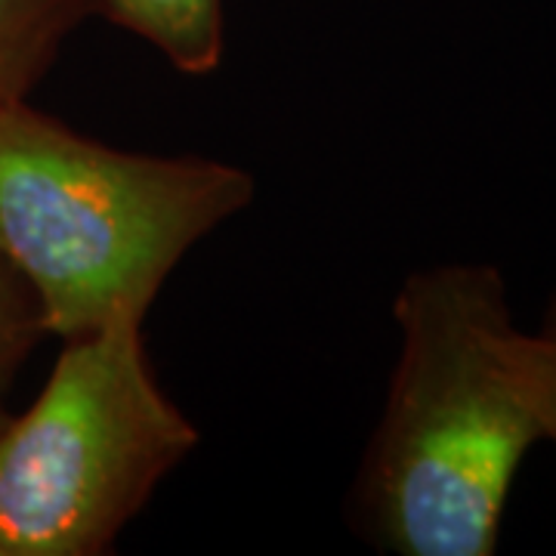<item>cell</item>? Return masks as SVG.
<instances>
[{
    "instance_id": "obj_1",
    "label": "cell",
    "mask_w": 556,
    "mask_h": 556,
    "mask_svg": "<svg viewBox=\"0 0 556 556\" xmlns=\"http://www.w3.org/2000/svg\"><path fill=\"white\" fill-rule=\"evenodd\" d=\"M399 358L353 489V519L396 556H492L544 427L522 390L517 318L492 263H439L393 300Z\"/></svg>"
},
{
    "instance_id": "obj_2",
    "label": "cell",
    "mask_w": 556,
    "mask_h": 556,
    "mask_svg": "<svg viewBox=\"0 0 556 556\" xmlns=\"http://www.w3.org/2000/svg\"><path fill=\"white\" fill-rule=\"evenodd\" d=\"M251 201L236 164L121 152L0 102V254L62 340L142 325L179 260Z\"/></svg>"
},
{
    "instance_id": "obj_3",
    "label": "cell",
    "mask_w": 556,
    "mask_h": 556,
    "mask_svg": "<svg viewBox=\"0 0 556 556\" xmlns=\"http://www.w3.org/2000/svg\"><path fill=\"white\" fill-rule=\"evenodd\" d=\"M195 445L139 321L65 340L35 405L0 427V556L112 554Z\"/></svg>"
},
{
    "instance_id": "obj_4",
    "label": "cell",
    "mask_w": 556,
    "mask_h": 556,
    "mask_svg": "<svg viewBox=\"0 0 556 556\" xmlns=\"http://www.w3.org/2000/svg\"><path fill=\"white\" fill-rule=\"evenodd\" d=\"M97 16L152 43L182 75H211L223 60V0H97Z\"/></svg>"
},
{
    "instance_id": "obj_5",
    "label": "cell",
    "mask_w": 556,
    "mask_h": 556,
    "mask_svg": "<svg viewBox=\"0 0 556 556\" xmlns=\"http://www.w3.org/2000/svg\"><path fill=\"white\" fill-rule=\"evenodd\" d=\"M97 0H0V102L25 100Z\"/></svg>"
},
{
    "instance_id": "obj_6",
    "label": "cell",
    "mask_w": 556,
    "mask_h": 556,
    "mask_svg": "<svg viewBox=\"0 0 556 556\" xmlns=\"http://www.w3.org/2000/svg\"><path fill=\"white\" fill-rule=\"evenodd\" d=\"M47 331L35 288L0 254V399Z\"/></svg>"
},
{
    "instance_id": "obj_7",
    "label": "cell",
    "mask_w": 556,
    "mask_h": 556,
    "mask_svg": "<svg viewBox=\"0 0 556 556\" xmlns=\"http://www.w3.org/2000/svg\"><path fill=\"white\" fill-rule=\"evenodd\" d=\"M510 356L522 390L544 427V442L556 448V291L547 300L535 331L517 328L510 340Z\"/></svg>"
},
{
    "instance_id": "obj_8",
    "label": "cell",
    "mask_w": 556,
    "mask_h": 556,
    "mask_svg": "<svg viewBox=\"0 0 556 556\" xmlns=\"http://www.w3.org/2000/svg\"><path fill=\"white\" fill-rule=\"evenodd\" d=\"M7 417H10V415H7V412H3V405H0V427L7 424Z\"/></svg>"
}]
</instances>
